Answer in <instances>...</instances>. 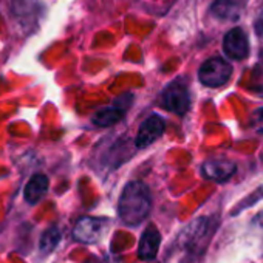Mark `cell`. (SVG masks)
Returning <instances> with one entry per match:
<instances>
[{
	"label": "cell",
	"instance_id": "obj_1",
	"mask_svg": "<svg viewBox=\"0 0 263 263\" xmlns=\"http://www.w3.org/2000/svg\"><path fill=\"white\" fill-rule=\"evenodd\" d=\"M151 211L152 197L149 187L141 181L127 183L118 201V214L121 221L130 228H135L149 218Z\"/></svg>",
	"mask_w": 263,
	"mask_h": 263
},
{
	"label": "cell",
	"instance_id": "obj_2",
	"mask_svg": "<svg viewBox=\"0 0 263 263\" xmlns=\"http://www.w3.org/2000/svg\"><path fill=\"white\" fill-rule=\"evenodd\" d=\"M212 234V223L208 217H200L191 221L180 234V245L184 251L200 254L211 238Z\"/></svg>",
	"mask_w": 263,
	"mask_h": 263
},
{
	"label": "cell",
	"instance_id": "obj_3",
	"mask_svg": "<svg viewBox=\"0 0 263 263\" xmlns=\"http://www.w3.org/2000/svg\"><path fill=\"white\" fill-rule=\"evenodd\" d=\"M110 228V221L101 217H82L76 221L73 237L79 243L91 245L102 240Z\"/></svg>",
	"mask_w": 263,
	"mask_h": 263
},
{
	"label": "cell",
	"instance_id": "obj_4",
	"mask_svg": "<svg viewBox=\"0 0 263 263\" xmlns=\"http://www.w3.org/2000/svg\"><path fill=\"white\" fill-rule=\"evenodd\" d=\"M232 74V67L223 58L208 59L198 70V79L206 87H221L224 85Z\"/></svg>",
	"mask_w": 263,
	"mask_h": 263
},
{
	"label": "cell",
	"instance_id": "obj_5",
	"mask_svg": "<svg viewBox=\"0 0 263 263\" xmlns=\"http://www.w3.org/2000/svg\"><path fill=\"white\" fill-rule=\"evenodd\" d=\"M161 105L177 115H184L191 108L189 88L181 81H172L167 84L161 93Z\"/></svg>",
	"mask_w": 263,
	"mask_h": 263
},
{
	"label": "cell",
	"instance_id": "obj_6",
	"mask_svg": "<svg viewBox=\"0 0 263 263\" xmlns=\"http://www.w3.org/2000/svg\"><path fill=\"white\" fill-rule=\"evenodd\" d=\"M166 130V122L160 115H151L146 118L138 130V135L135 138V146L138 149H146L152 143H155Z\"/></svg>",
	"mask_w": 263,
	"mask_h": 263
},
{
	"label": "cell",
	"instance_id": "obj_7",
	"mask_svg": "<svg viewBox=\"0 0 263 263\" xmlns=\"http://www.w3.org/2000/svg\"><path fill=\"white\" fill-rule=\"evenodd\" d=\"M223 51L234 61H243L249 54V42L241 28H232L223 39Z\"/></svg>",
	"mask_w": 263,
	"mask_h": 263
},
{
	"label": "cell",
	"instance_id": "obj_8",
	"mask_svg": "<svg viewBox=\"0 0 263 263\" xmlns=\"http://www.w3.org/2000/svg\"><path fill=\"white\" fill-rule=\"evenodd\" d=\"M237 171V164L234 161L224 160V158H212L203 163L201 166V175L206 180L223 183L228 181Z\"/></svg>",
	"mask_w": 263,
	"mask_h": 263
},
{
	"label": "cell",
	"instance_id": "obj_9",
	"mask_svg": "<svg viewBox=\"0 0 263 263\" xmlns=\"http://www.w3.org/2000/svg\"><path fill=\"white\" fill-rule=\"evenodd\" d=\"M161 245V234L155 224H149L144 232L141 234L140 246H138V257L141 260H154L158 254Z\"/></svg>",
	"mask_w": 263,
	"mask_h": 263
},
{
	"label": "cell",
	"instance_id": "obj_10",
	"mask_svg": "<svg viewBox=\"0 0 263 263\" xmlns=\"http://www.w3.org/2000/svg\"><path fill=\"white\" fill-rule=\"evenodd\" d=\"M48 186H50L48 177L44 175V174H36L27 183L25 191H24V198L27 200V203L36 204V203H39L47 195Z\"/></svg>",
	"mask_w": 263,
	"mask_h": 263
},
{
	"label": "cell",
	"instance_id": "obj_11",
	"mask_svg": "<svg viewBox=\"0 0 263 263\" xmlns=\"http://www.w3.org/2000/svg\"><path fill=\"white\" fill-rule=\"evenodd\" d=\"M125 111L127 110H124V108L113 104L110 107H104V108L98 110L93 115L91 121H93V124H96L99 127H110V125L118 124L125 116Z\"/></svg>",
	"mask_w": 263,
	"mask_h": 263
},
{
	"label": "cell",
	"instance_id": "obj_12",
	"mask_svg": "<svg viewBox=\"0 0 263 263\" xmlns=\"http://www.w3.org/2000/svg\"><path fill=\"white\" fill-rule=\"evenodd\" d=\"M211 11L215 17L223 21H237L240 17V8L235 0H215Z\"/></svg>",
	"mask_w": 263,
	"mask_h": 263
},
{
	"label": "cell",
	"instance_id": "obj_13",
	"mask_svg": "<svg viewBox=\"0 0 263 263\" xmlns=\"http://www.w3.org/2000/svg\"><path fill=\"white\" fill-rule=\"evenodd\" d=\"M34 4L37 0H13V13L16 17L22 19L24 22H31V19H39L37 11H42V8L36 10Z\"/></svg>",
	"mask_w": 263,
	"mask_h": 263
},
{
	"label": "cell",
	"instance_id": "obj_14",
	"mask_svg": "<svg viewBox=\"0 0 263 263\" xmlns=\"http://www.w3.org/2000/svg\"><path fill=\"white\" fill-rule=\"evenodd\" d=\"M59 241H61V231L56 226H51L42 234L39 241V249L42 254H50L51 251H54Z\"/></svg>",
	"mask_w": 263,
	"mask_h": 263
}]
</instances>
